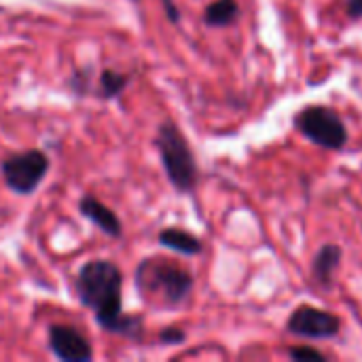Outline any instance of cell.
Listing matches in <instances>:
<instances>
[{
    "label": "cell",
    "mask_w": 362,
    "mask_h": 362,
    "mask_svg": "<svg viewBox=\"0 0 362 362\" xmlns=\"http://www.w3.org/2000/svg\"><path fill=\"white\" fill-rule=\"evenodd\" d=\"M132 81V74H125V72H119V70H102L100 72V87H98V98L102 100H115L119 98L125 87L129 85Z\"/></svg>",
    "instance_id": "7c38bea8"
},
{
    "label": "cell",
    "mask_w": 362,
    "mask_h": 362,
    "mask_svg": "<svg viewBox=\"0 0 362 362\" xmlns=\"http://www.w3.org/2000/svg\"><path fill=\"white\" fill-rule=\"evenodd\" d=\"M134 284L142 297L153 308H178L193 291V276L170 259L153 257L144 259L136 267Z\"/></svg>",
    "instance_id": "7a4b0ae2"
},
{
    "label": "cell",
    "mask_w": 362,
    "mask_h": 362,
    "mask_svg": "<svg viewBox=\"0 0 362 362\" xmlns=\"http://www.w3.org/2000/svg\"><path fill=\"white\" fill-rule=\"evenodd\" d=\"M161 2H163L165 15L170 17V21H172V23H178V21H180V11L176 8L174 0H161Z\"/></svg>",
    "instance_id": "e0dca14e"
},
{
    "label": "cell",
    "mask_w": 362,
    "mask_h": 362,
    "mask_svg": "<svg viewBox=\"0 0 362 362\" xmlns=\"http://www.w3.org/2000/svg\"><path fill=\"white\" fill-rule=\"evenodd\" d=\"M286 331L305 339H331L339 335L341 320L325 310L312 305H299L286 322Z\"/></svg>",
    "instance_id": "8992f818"
},
{
    "label": "cell",
    "mask_w": 362,
    "mask_h": 362,
    "mask_svg": "<svg viewBox=\"0 0 362 362\" xmlns=\"http://www.w3.org/2000/svg\"><path fill=\"white\" fill-rule=\"evenodd\" d=\"M159 244L174 250V252H180V255H187V257H195L202 252V240L195 238L193 233L189 231H182V229H163L159 233Z\"/></svg>",
    "instance_id": "30bf717a"
},
{
    "label": "cell",
    "mask_w": 362,
    "mask_h": 362,
    "mask_svg": "<svg viewBox=\"0 0 362 362\" xmlns=\"http://www.w3.org/2000/svg\"><path fill=\"white\" fill-rule=\"evenodd\" d=\"M346 11L350 19H362V0H348Z\"/></svg>",
    "instance_id": "2e32d148"
},
{
    "label": "cell",
    "mask_w": 362,
    "mask_h": 362,
    "mask_svg": "<svg viewBox=\"0 0 362 362\" xmlns=\"http://www.w3.org/2000/svg\"><path fill=\"white\" fill-rule=\"evenodd\" d=\"M49 337V350L55 354V358L64 362H89L93 358L91 344L85 335H81L76 329L66 325H51L47 331Z\"/></svg>",
    "instance_id": "52a82bcc"
},
{
    "label": "cell",
    "mask_w": 362,
    "mask_h": 362,
    "mask_svg": "<svg viewBox=\"0 0 362 362\" xmlns=\"http://www.w3.org/2000/svg\"><path fill=\"white\" fill-rule=\"evenodd\" d=\"M70 87L72 91L76 93H89V87H91V74H89V68L87 70H78L72 74L70 78Z\"/></svg>",
    "instance_id": "5bb4252c"
},
{
    "label": "cell",
    "mask_w": 362,
    "mask_h": 362,
    "mask_svg": "<svg viewBox=\"0 0 362 362\" xmlns=\"http://www.w3.org/2000/svg\"><path fill=\"white\" fill-rule=\"evenodd\" d=\"M78 212L91 221L102 233L110 235V238H121L123 235V225H121V218L108 208L104 206L100 199H95L93 195H83L78 199Z\"/></svg>",
    "instance_id": "ba28073f"
},
{
    "label": "cell",
    "mask_w": 362,
    "mask_h": 362,
    "mask_svg": "<svg viewBox=\"0 0 362 362\" xmlns=\"http://www.w3.org/2000/svg\"><path fill=\"white\" fill-rule=\"evenodd\" d=\"M293 123L310 142L322 148L339 151L348 144V129L341 117L329 106L310 104L295 115Z\"/></svg>",
    "instance_id": "277c9868"
},
{
    "label": "cell",
    "mask_w": 362,
    "mask_h": 362,
    "mask_svg": "<svg viewBox=\"0 0 362 362\" xmlns=\"http://www.w3.org/2000/svg\"><path fill=\"white\" fill-rule=\"evenodd\" d=\"M240 17L238 0H214L204 11V23L210 28H227Z\"/></svg>",
    "instance_id": "8fae6325"
},
{
    "label": "cell",
    "mask_w": 362,
    "mask_h": 362,
    "mask_svg": "<svg viewBox=\"0 0 362 362\" xmlns=\"http://www.w3.org/2000/svg\"><path fill=\"white\" fill-rule=\"evenodd\" d=\"M76 295L78 301L93 312L100 329L127 337H142V318L123 314V274L112 261H89L76 274Z\"/></svg>",
    "instance_id": "6da1fadb"
},
{
    "label": "cell",
    "mask_w": 362,
    "mask_h": 362,
    "mask_svg": "<svg viewBox=\"0 0 362 362\" xmlns=\"http://www.w3.org/2000/svg\"><path fill=\"white\" fill-rule=\"evenodd\" d=\"M187 339V333L182 331V329H178V327H168V329H163L161 333H159V341L163 344V346H178V344H182Z\"/></svg>",
    "instance_id": "9a60e30c"
},
{
    "label": "cell",
    "mask_w": 362,
    "mask_h": 362,
    "mask_svg": "<svg viewBox=\"0 0 362 362\" xmlns=\"http://www.w3.org/2000/svg\"><path fill=\"white\" fill-rule=\"evenodd\" d=\"M288 358H291V361H297V362H303V361L327 362V356H325L322 352H318V350H314V348H308V346H297V348H291V350H288Z\"/></svg>",
    "instance_id": "4fadbf2b"
},
{
    "label": "cell",
    "mask_w": 362,
    "mask_h": 362,
    "mask_svg": "<svg viewBox=\"0 0 362 362\" xmlns=\"http://www.w3.org/2000/svg\"><path fill=\"white\" fill-rule=\"evenodd\" d=\"M49 165H51V161L42 151L30 148V151L15 153V155H8L6 159H2L0 174H2L4 185L13 193L32 195L45 180Z\"/></svg>",
    "instance_id": "5b68a950"
},
{
    "label": "cell",
    "mask_w": 362,
    "mask_h": 362,
    "mask_svg": "<svg viewBox=\"0 0 362 362\" xmlns=\"http://www.w3.org/2000/svg\"><path fill=\"white\" fill-rule=\"evenodd\" d=\"M155 146L159 151L168 180L178 193H191L197 185V163L193 151L174 121H163L155 136Z\"/></svg>",
    "instance_id": "3957f363"
},
{
    "label": "cell",
    "mask_w": 362,
    "mask_h": 362,
    "mask_svg": "<svg viewBox=\"0 0 362 362\" xmlns=\"http://www.w3.org/2000/svg\"><path fill=\"white\" fill-rule=\"evenodd\" d=\"M341 257H344V250L337 244H325L316 252L314 263H312V276H314V280L318 284H322V286H331L333 276H335V272L341 265Z\"/></svg>",
    "instance_id": "9c48e42d"
}]
</instances>
